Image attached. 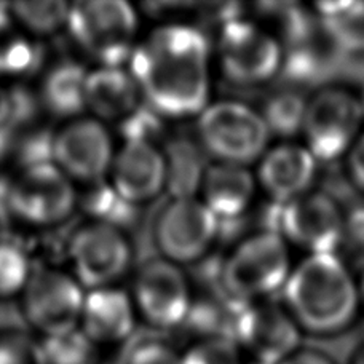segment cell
Segmentation results:
<instances>
[{"mask_svg":"<svg viewBox=\"0 0 364 364\" xmlns=\"http://www.w3.org/2000/svg\"><path fill=\"white\" fill-rule=\"evenodd\" d=\"M114 155L106 127L95 119L73 120L51 142V161L70 181L97 184L106 179Z\"/></svg>","mask_w":364,"mask_h":364,"instance_id":"obj_14","label":"cell"},{"mask_svg":"<svg viewBox=\"0 0 364 364\" xmlns=\"http://www.w3.org/2000/svg\"><path fill=\"white\" fill-rule=\"evenodd\" d=\"M360 296L363 297V302H364V275L361 278V284H360Z\"/></svg>","mask_w":364,"mask_h":364,"instance_id":"obj_35","label":"cell"},{"mask_svg":"<svg viewBox=\"0 0 364 364\" xmlns=\"http://www.w3.org/2000/svg\"><path fill=\"white\" fill-rule=\"evenodd\" d=\"M283 291L292 320L310 334L341 333L358 310V286L336 255H310L289 273Z\"/></svg>","mask_w":364,"mask_h":364,"instance_id":"obj_2","label":"cell"},{"mask_svg":"<svg viewBox=\"0 0 364 364\" xmlns=\"http://www.w3.org/2000/svg\"><path fill=\"white\" fill-rule=\"evenodd\" d=\"M233 341L255 364H279L299 350L301 328L288 310L275 304H245L237 315Z\"/></svg>","mask_w":364,"mask_h":364,"instance_id":"obj_12","label":"cell"},{"mask_svg":"<svg viewBox=\"0 0 364 364\" xmlns=\"http://www.w3.org/2000/svg\"><path fill=\"white\" fill-rule=\"evenodd\" d=\"M132 299L112 286L90 289L83 301L79 328L95 346L125 342L134 331Z\"/></svg>","mask_w":364,"mask_h":364,"instance_id":"obj_18","label":"cell"},{"mask_svg":"<svg viewBox=\"0 0 364 364\" xmlns=\"http://www.w3.org/2000/svg\"><path fill=\"white\" fill-rule=\"evenodd\" d=\"M203 203L219 223L243 216L255 197V178L246 166L216 164L201 179Z\"/></svg>","mask_w":364,"mask_h":364,"instance_id":"obj_20","label":"cell"},{"mask_svg":"<svg viewBox=\"0 0 364 364\" xmlns=\"http://www.w3.org/2000/svg\"><path fill=\"white\" fill-rule=\"evenodd\" d=\"M181 364H242V352L229 337H208L188 347Z\"/></svg>","mask_w":364,"mask_h":364,"instance_id":"obj_28","label":"cell"},{"mask_svg":"<svg viewBox=\"0 0 364 364\" xmlns=\"http://www.w3.org/2000/svg\"><path fill=\"white\" fill-rule=\"evenodd\" d=\"M68 29L100 66L122 68L136 48L138 16L123 0H80L69 6Z\"/></svg>","mask_w":364,"mask_h":364,"instance_id":"obj_3","label":"cell"},{"mask_svg":"<svg viewBox=\"0 0 364 364\" xmlns=\"http://www.w3.org/2000/svg\"><path fill=\"white\" fill-rule=\"evenodd\" d=\"M88 70L77 63H60L48 70L41 88L42 104L56 117H77L87 109Z\"/></svg>","mask_w":364,"mask_h":364,"instance_id":"obj_21","label":"cell"},{"mask_svg":"<svg viewBox=\"0 0 364 364\" xmlns=\"http://www.w3.org/2000/svg\"><path fill=\"white\" fill-rule=\"evenodd\" d=\"M353 364H364V347L360 350L358 353H356L355 360H353Z\"/></svg>","mask_w":364,"mask_h":364,"instance_id":"obj_34","label":"cell"},{"mask_svg":"<svg viewBox=\"0 0 364 364\" xmlns=\"http://www.w3.org/2000/svg\"><path fill=\"white\" fill-rule=\"evenodd\" d=\"M75 198L73 181L53 161L21 168L9 184L10 211L34 225L61 223L73 213Z\"/></svg>","mask_w":364,"mask_h":364,"instance_id":"obj_9","label":"cell"},{"mask_svg":"<svg viewBox=\"0 0 364 364\" xmlns=\"http://www.w3.org/2000/svg\"><path fill=\"white\" fill-rule=\"evenodd\" d=\"M307 104L305 97L294 90H282L272 95L261 114L270 134L291 138L302 132Z\"/></svg>","mask_w":364,"mask_h":364,"instance_id":"obj_23","label":"cell"},{"mask_svg":"<svg viewBox=\"0 0 364 364\" xmlns=\"http://www.w3.org/2000/svg\"><path fill=\"white\" fill-rule=\"evenodd\" d=\"M117 364H181V355L160 336L132 337Z\"/></svg>","mask_w":364,"mask_h":364,"instance_id":"obj_27","label":"cell"},{"mask_svg":"<svg viewBox=\"0 0 364 364\" xmlns=\"http://www.w3.org/2000/svg\"><path fill=\"white\" fill-rule=\"evenodd\" d=\"M85 294L80 283L55 269L32 272L23 291V314L43 337L60 336L79 328Z\"/></svg>","mask_w":364,"mask_h":364,"instance_id":"obj_10","label":"cell"},{"mask_svg":"<svg viewBox=\"0 0 364 364\" xmlns=\"http://www.w3.org/2000/svg\"><path fill=\"white\" fill-rule=\"evenodd\" d=\"M219 63L227 80L235 85H261L283 64L275 37L242 18H229L220 29Z\"/></svg>","mask_w":364,"mask_h":364,"instance_id":"obj_7","label":"cell"},{"mask_svg":"<svg viewBox=\"0 0 364 364\" xmlns=\"http://www.w3.org/2000/svg\"><path fill=\"white\" fill-rule=\"evenodd\" d=\"M348 170L355 184L364 191V134H361L350 149Z\"/></svg>","mask_w":364,"mask_h":364,"instance_id":"obj_31","label":"cell"},{"mask_svg":"<svg viewBox=\"0 0 364 364\" xmlns=\"http://www.w3.org/2000/svg\"><path fill=\"white\" fill-rule=\"evenodd\" d=\"M129 73L142 100L170 119L200 115L210 100V45L197 28L168 24L136 45Z\"/></svg>","mask_w":364,"mask_h":364,"instance_id":"obj_1","label":"cell"},{"mask_svg":"<svg viewBox=\"0 0 364 364\" xmlns=\"http://www.w3.org/2000/svg\"><path fill=\"white\" fill-rule=\"evenodd\" d=\"M134 302L141 315L159 329L184 324L192 309L188 283L176 264L152 259L138 273Z\"/></svg>","mask_w":364,"mask_h":364,"instance_id":"obj_15","label":"cell"},{"mask_svg":"<svg viewBox=\"0 0 364 364\" xmlns=\"http://www.w3.org/2000/svg\"><path fill=\"white\" fill-rule=\"evenodd\" d=\"M144 102L129 70L100 66L87 79V109L100 120L123 123Z\"/></svg>","mask_w":364,"mask_h":364,"instance_id":"obj_19","label":"cell"},{"mask_svg":"<svg viewBox=\"0 0 364 364\" xmlns=\"http://www.w3.org/2000/svg\"><path fill=\"white\" fill-rule=\"evenodd\" d=\"M31 275L29 259L21 246L0 242V297H10L24 291Z\"/></svg>","mask_w":364,"mask_h":364,"instance_id":"obj_26","label":"cell"},{"mask_svg":"<svg viewBox=\"0 0 364 364\" xmlns=\"http://www.w3.org/2000/svg\"><path fill=\"white\" fill-rule=\"evenodd\" d=\"M109 176L114 191L129 205L146 203L166 184V157L155 142L128 139L114 155Z\"/></svg>","mask_w":364,"mask_h":364,"instance_id":"obj_16","label":"cell"},{"mask_svg":"<svg viewBox=\"0 0 364 364\" xmlns=\"http://www.w3.org/2000/svg\"><path fill=\"white\" fill-rule=\"evenodd\" d=\"M316 173V160L307 147L283 144L265 152L259 165L261 186L278 205L309 193Z\"/></svg>","mask_w":364,"mask_h":364,"instance_id":"obj_17","label":"cell"},{"mask_svg":"<svg viewBox=\"0 0 364 364\" xmlns=\"http://www.w3.org/2000/svg\"><path fill=\"white\" fill-rule=\"evenodd\" d=\"M289 273L286 242L277 232L267 230L237 246L224 264L220 282L232 302L245 305L284 288Z\"/></svg>","mask_w":364,"mask_h":364,"instance_id":"obj_4","label":"cell"},{"mask_svg":"<svg viewBox=\"0 0 364 364\" xmlns=\"http://www.w3.org/2000/svg\"><path fill=\"white\" fill-rule=\"evenodd\" d=\"M69 6L61 0L16 2L10 5V15L21 29L37 36H51L68 26Z\"/></svg>","mask_w":364,"mask_h":364,"instance_id":"obj_24","label":"cell"},{"mask_svg":"<svg viewBox=\"0 0 364 364\" xmlns=\"http://www.w3.org/2000/svg\"><path fill=\"white\" fill-rule=\"evenodd\" d=\"M200 141L218 164L248 166L264 157L270 132L262 115L242 102L208 106L198 119Z\"/></svg>","mask_w":364,"mask_h":364,"instance_id":"obj_5","label":"cell"},{"mask_svg":"<svg viewBox=\"0 0 364 364\" xmlns=\"http://www.w3.org/2000/svg\"><path fill=\"white\" fill-rule=\"evenodd\" d=\"M279 364H336V363L333 361L331 356H328L323 352H318V350H309V348L301 350L299 348Z\"/></svg>","mask_w":364,"mask_h":364,"instance_id":"obj_32","label":"cell"},{"mask_svg":"<svg viewBox=\"0 0 364 364\" xmlns=\"http://www.w3.org/2000/svg\"><path fill=\"white\" fill-rule=\"evenodd\" d=\"M69 257L80 286L97 289L107 288L127 272L132 250L120 229L91 223L70 238Z\"/></svg>","mask_w":364,"mask_h":364,"instance_id":"obj_13","label":"cell"},{"mask_svg":"<svg viewBox=\"0 0 364 364\" xmlns=\"http://www.w3.org/2000/svg\"><path fill=\"white\" fill-rule=\"evenodd\" d=\"M13 119V96L0 85V134H2Z\"/></svg>","mask_w":364,"mask_h":364,"instance_id":"obj_33","label":"cell"},{"mask_svg":"<svg viewBox=\"0 0 364 364\" xmlns=\"http://www.w3.org/2000/svg\"><path fill=\"white\" fill-rule=\"evenodd\" d=\"M272 232L311 255H336L343 240L346 223L333 198L320 192H309L278 205Z\"/></svg>","mask_w":364,"mask_h":364,"instance_id":"obj_8","label":"cell"},{"mask_svg":"<svg viewBox=\"0 0 364 364\" xmlns=\"http://www.w3.org/2000/svg\"><path fill=\"white\" fill-rule=\"evenodd\" d=\"M38 61V53L9 13V5H0V77L28 74Z\"/></svg>","mask_w":364,"mask_h":364,"instance_id":"obj_22","label":"cell"},{"mask_svg":"<svg viewBox=\"0 0 364 364\" xmlns=\"http://www.w3.org/2000/svg\"><path fill=\"white\" fill-rule=\"evenodd\" d=\"M43 364H97V346L80 328L38 342Z\"/></svg>","mask_w":364,"mask_h":364,"instance_id":"obj_25","label":"cell"},{"mask_svg":"<svg viewBox=\"0 0 364 364\" xmlns=\"http://www.w3.org/2000/svg\"><path fill=\"white\" fill-rule=\"evenodd\" d=\"M364 119L361 101L342 88H323L307 104L302 132L315 160L333 161L348 154Z\"/></svg>","mask_w":364,"mask_h":364,"instance_id":"obj_6","label":"cell"},{"mask_svg":"<svg viewBox=\"0 0 364 364\" xmlns=\"http://www.w3.org/2000/svg\"><path fill=\"white\" fill-rule=\"evenodd\" d=\"M361 106H363V112H364V90H363V97H361Z\"/></svg>","mask_w":364,"mask_h":364,"instance_id":"obj_36","label":"cell"},{"mask_svg":"<svg viewBox=\"0 0 364 364\" xmlns=\"http://www.w3.org/2000/svg\"><path fill=\"white\" fill-rule=\"evenodd\" d=\"M0 364H43L41 347L21 331L0 333Z\"/></svg>","mask_w":364,"mask_h":364,"instance_id":"obj_30","label":"cell"},{"mask_svg":"<svg viewBox=\"0 0 364 364\" xmlns=\"http://www.w3.org/2000/svg\"><path fill=\"white\" fill-rule=\"evenodd\" d=\"M220 223L201 200L174 198L161 210L155 224V243L164 259L191 264L203 257L216 238Z\"/></svg>","mask_w":364,"mask_h":364,"instance_id":"obj_11","label":"cell"},{"mask_svg":"<svg viewBox=\"0 0 364 364\" xmlns=\"http://www.w3.org/2000/svg\"><path fill=\"white\" fill-rule=\"evenodd\" d=\"M88 208L96 216V223H104L120 229L122 224H125L132 219V211L134 206L123 200L114 191L112 186H110L100 187L97 191L91 193L88 200Z\"/></svg>","mask_w":364,"mask_h":364,"instance_id":"obj_29","label":"cell"}]
</instances>
